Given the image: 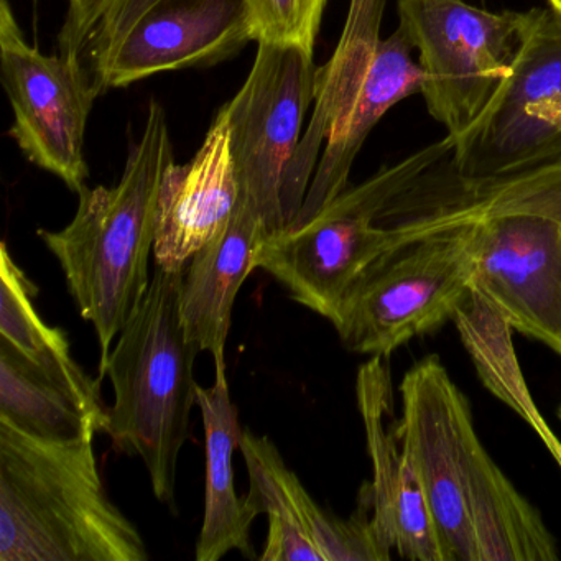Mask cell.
<instances>
[{
	"label": "cell",
	"mask_w": 561,
	"mask_h": 561,
	"mask_svg": "<svg viewBox=\"0 0 561 561\" xmlns=\"http://www.w3.org/2000/svg\"><path fill=\"white\" fill-rule=\"evenodd\" d=\"M196 405L205 426V515L196 561H218L231 551L255 558L251 527L257 514L234 489L232 456L241 445L238 407L232 403L226 367H215L211 387L198 386Z\"/></svg>",
	"instance_id": "ac0fdd59"
},
{
	"label": "cell",
	"mask_w": 561,
	"mask_h": 561,
	"mask_svg": "<svg viewBox=\"0 0 561 561\" xmlns=\"http://www.w3.org/2000/svg\"><path fill=\"white\" fill-rule=\"evenodd\" d=\"M550 2V9L554 12V14L560 15L561 18V0H548Z\"/></svg>",
	"instance_id": "4316f807"
},
{
	"label": "cell",
	"mask_w": 561,
	"mask_h": 561,
	"mask_svg": "<svg viewBox=\"0 0 561 561\" xmlns=\"http://www.w3.org/2000/svg\"><path fill=\"white\" fill-rule=\"evenodd\" d=\"M561 149V18L538 9L511 78L445 160L456 175L494 176Z\"/></svg>",
	"instance_id": "30bf717a"
},
{
	"label": "cell",
	"mask_w": 561,
	"mask_h": 561,
	"mask_svg": "<svg viewBox=\"0 0 561 561\" xmlns=\"http://www.w3.org/2000/svg\"><path fill=\"white\" fill-rule=\"evenodd\" d=\"M242 458L249 474L245 501L255 514L268 518V535L261 561H324L305 517L307 488L285 465L267 436L242 432Z\"/></svg>",
	"instance_id": "44dd1931"
},
{
	"label": "cell",
	"mask_w": 561,
	"mask_h": 561,
	"mask_svg": "<svg viewBox=\"0 0 561 561\" xmlns=\"http://www.w3.org/2000/svg\"><path fill=\"white\" fill-rule=\"evenodd\" d=\"M558 416H560V420H561V405H560V409H558Z\"/></svg>",
	"instance_id": "83f0119b"
},
{
	"label": "cell",
	"mask_w": 561,
	"mask_h": 561,
	"mask_svg": "<svg viewBox=\"0 0 561 561\" xmlns=\"http://www.w3.org/2000/svg\"><path fill=\"white\" fill-rule=\"evenodd\" d=\"M397 12L419 54L426 110L456 142L511 78L538 9L491 12L466 0H397Z\"/></svg>",
	"instance_id": "8992f818"
},
{
	"label": "cell",
	"mask_w": 561,
	"mask_h": 561,
	"mask_svg": "<svg viewBox=\"0 0 561 561\" xmlns=\"http://www.w3.org/2000/svg\"><path fill=\"white\" fill-rule=\"evenodd\" d=\"M356 399L373 465V522L380 541L410 561H446L422 481L397 435L389 357L359 367Z\"/></svg>",
	"instance_id": "4fadbf2b"
},
{
	"label": "cell",
	"mask_w": 561,
	"mask_h": 561,
	"mask_svg": "<svg viewBox=\"0 0 561 561\" xmlns=\"http://www.w3.org/2000/svg\"><path fill=\"white\" fill-rule=\"evenodd\" d=\"M472 238L471 222L430 229L377 262L333 321L344 347L389 357L453 320L472 290Z\"/></svg>",
	"instance_id": "5b68a950"
},
{
	"label": "cell",
	"mask_w": 561,
	"mask_h": 561,
	"mask_svg": "<svg viewBox=\"0 0 561 561\" xmlns=\"http://www.w3.org/2000/svg\"><path fill=\"white\" fill-rule=\"evenodd\" d=\"M254 209L239 196L238 208L225 231L203 248L183 272L180 311L186 336L226 367V343L236 298L255 271V252L265 241Z\"/></svg>",
	"instance_id": "2e32d148"
},
{
	"label": "cell",
	"mask_w": 561,
	"mask_h": 561,
	"mask_svg": "<svg viewBox=\"0 0 561 561\" xmlns=\"http://www.w3.org/2000/svg\"><path fill=\"white\" fill-rule=\"evenodd\" d=\"M412 54V44L400 27L380 41L350 116L324 144L304 206L290 228L310 221L347 188L354 160L374 127L400 101L420 93L422 68Z\"/></svg>",
	"instance_id": "e0dca14e"
},
{
	"label": "cell",
	"mask_w": 561,
	"mask_h": 561,
	"mask_svg": "<svg viewBox=\"0 0 561 561\" xmlns=\"http://www.w3.org/2000/svg\"><path fill=\"white\" fill-rule=\"evenodd\" d=\"M317 77L308 51L257 44L248 80L226 103L239 196L254 209L267 239L288 229L285 180L313 107Z\"/></svg>",
	"instance_id": "52a82bcc"
},
{
	"label": "cell",
	"mask_w": 561,
	"mask_h": 561,
	"mask_svg": "<svg viewBox=\"0 0 561 561\" xmlns=\"http://www.w3.org/2000/svg\"><path fill=\"white\" fill-rule=\"evenodd\" d=\"M386 0H351L346 27L333 57L318 68L313 113L304 130L284 186V211L288 228L304 206L328 137L343 126L357 93L369 73L380 41Z\"/></svg>",
	"instance_id": "9a60e30c"
},
{
	"label": "cell",
	"mask_w": 561,
	"mask_h": 561,
	"mask_svg": "<svg viewBox=\"0 0 561 561\" xmlns=\"http://www.w3.org/2000/svg\"><path fill=\"white\" fill-rule=\"evenodd\" d=\"M397 435L422 481L446 561H476L468 492L481 445L471 405L438 356L407 370Z\"/></svg>",
	"instance_id": "9c48e42d"
},
{
	"label": "cell",
	"mask_w": 561,
	"mask_h": 561,
	"mask_svg": "<svg viewBox=\"0 0 561 561\" xmlns=\"http://www.w3.org/2000/svg\"><path fill=\"white\" fill-rule=\"evenodd\" d=\"M183 272L156 265L139 310L121 331L98 377L107 376L114 392L104 433L117 453L144 462L153 495L172 507L198 389L193 366L202 353L183 328Z\"/></svg>",
	"instance_id": "3957f363"
},
{
	"label": "cell",
	"mask_w": 561,
	"mask_h": 561,
	"mask_svg": "<svg viewBox=\"0 0 561 561\" xmlns=\"http://www.w3.org/2000/svg\"><path fill=\"white\" fill-rule=\"evenodd\" d=\"M476 561H557V540L484 445L476 449L468 492Z\"/></svg>",
	"instance_id": "d6986e66"
},
{
	"label": "cell",
	"mask_w": 561,
	"mask_h": 561,
	"mask_svg": "<svg viewBox=\"0 0 561 561\" xmlns=\"http://www.w3.org/2000/svg\"><path fill=\"white\" fill-rule=\"evenodd\" d=\"M453 321L485 389L517 412L537 435L545 432L548 423L538 412L525 383L512 343L514 328L504 314L478 291L471 290Z\"/></svg>",
	"instance_id": "603a6c76"
},
{
	"label": "cell",
	"mask_w": 561,
	"mask_h": 561,
	"mask_svg": "<svg viewBox=\"0 0 561 561\" xmlns=\"http://www.w3.org/2000/svg\"><path fill=\"white\" fill-rule=\"evenodd\" d=\"M541 442L545 443V446H547L548 451H550V455L553 456L554 461H557V465L560 466L561 469V442L560 439L554 436V433L551 432V428L545 430V432H541L540 435Z\"/></svg>",
	"instance_id": "484cf974"
},
{
	"label": "cell",
	"mask_w": 561,
	"mask_h": 561,
	"mask_svg": "<svg viewBox=\"0 0 561 561\" xmlns=\"http://www.w3.org/2000/svg\"><path fill=\"white\" fill-rule=\"evenodd\" d=\"M37 297V285L14 261L4 242L0 248V337L84 402L106 412L100 393L101 379L94 380L78 366L67 333L45 323L38 313Z\"/></svg>",
	"instance_id": "7402d4cb"
},
{
	"label": "cell",
	"mask_w": 561,
	"mask_h": 561,
	"mask_svg": "<svg viewBox=\"0 0 561 561\" xmlns=\"http://www.w3.org/2000/svg\"><path fill=\"white\" fill-rule=\"evenodd\" d=\"M175 163L165 111L152 101L142 136L130 146L116 186L78 193L77 213L60 231L38 238L60 262L68 291L100 344V373L111 346L149 290L160 190Z\"/></svg>",
	"instance_id": "6da1fadb"
},
{
	"label": "cell",
	"mask_w": 561,
	"mask_h": 561,
	"mask_svg": "<svg viewBox=\"0 0 561 561\" xmlns=\"http://www.w3.org/2000/svg\"><path fill=\"white\" fill-rule=\"evenodd\" d=\"M0 420L38 438L78 442L104 433L107 410L84 402L0 337Z\"/></svg>",
	"instance_id": "ffe728a7"
},
{
	"label": "cell",
	"mask_w": 561,
	"mask_h": 561,
	"mask_svg": "<svg viewBox=\"0 0 561 561\" xmlns=\"http://www.w3.org/2000/svg\"><path fill=\"white\" fill-rule=\"evenodd\" d=\"M239 182L231 149L228 106L216 114L205 142L185 165L173 163L163 179L153 245L156 265L183 272L231 221Z\"/></svg>",
	"instance_id": "5bb4252c"
},
{
	"label": "cell",
	"mask_w": 561,
	"mask_h": 561,
	"mask_svg": "<svg viewBox=\"0 0 561 561\" xmlns=\"http://www.w3.org/2000/svg\"><path fill=\"white\" fill-rule=\"evenodd\" d=\"M252 41L245 0H159L93 71L101 93L144 78L213 67Z\"/></svg>",
	"instance_id": "7c38bea8"
},
{
	"label": "cell",
	"mask_w": 561,
	"mask_h": 561,
	"mask_svg": "<svg viewBox=\"0 0 561 561\" xmlns=\"http://www.w3.org/2000/svg\"><path fill=\"white\" fill-rule=\"evenodd\" d=\"M101 478L94 436L54 442L0 420V561H146Z\"/></svg>",
	"instance_id": "7a4b0ae2"
},
{
	"label": "cell",
	"mask_w": 561,
	"mask_h": 561,
	"mask_svg": "<svg viewBox=\"0 0 561 561\" xmlns=\"http://www.w3.org/2000/svg\"><path fill=\"white\" fill-rule=\"evenodd\" d=\"M328 0H245L255 44L295 47L313 55Z\"/></svg>",
	"instance_id": "d4e9b609"
},
{
	"label": "cell",
	"mask_w": 561,
	"mask_h": 561,
	"mask_svg": "<svg viewBox=\"0 0 561 561\" xmlns=\"http://www.w3.org/2000/svg\"><path fill=\"white\" fill-rule=\"evenodd\" d=\"M453 149L455 140L446 136L383 167L366 182L347 186L310 221L262 242L255 271L277 278L291 300L333 323L354 285L402 248L397 232L380 225L383 213Z\"/></svg>",
	"instance_id": "277c9868"
},
{
	"label": "cell",
	"mask_w": 561,
	"mask_h": 561,
	"mask_svg": "<svg viewBox=\"0 0 561 561\" xmlns=\"http://www.w3.org/2000/svg\"><path fill=\"white\" fill-rule=\"evenodd\" d=\"M159 0H70L58 34V54L96 70L107 54L133 31Z\"/></svg>",
	"instance_id": "cb8c5ba5"
},
{
	"label": "cell",
	"mask_w": 561,
	"mask_h": 561,
	"mask_svg": "<svg viewBox=\"0 0 561 561\" xmlns=\"http://www.w3.org/2000/svg\"><path fill=\"white\" fill-rule=\"evenodd\" d=\"M465 222L474 236L472 290L514 331L561 356V221L505 213Z\"/></svg>",
	"instance_id": "8fae6325"
},
{
	"label": "cell",
	"mask_w": 561,
	"mask_h": 561,
	"mask_svg": "<svg viewBox=\"0 0 561 561\" xmlns=\"http://www.w3.org/2000/svg\"><path fill=\"white\" fill-rule=\"evenodd\" d=\"M0 71L14 113L9 134L32 163L78 195L88 186L84 137L101 94L93 75L78 58L28 44L9 0H0Z\"/></svg>",
	"instance_id": "ba28073f"
}]
</instances>
